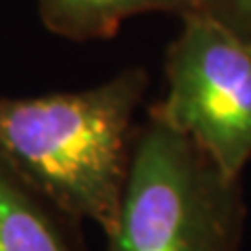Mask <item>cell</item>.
I'll use <instances>...</instances> for the list:
<instances>
[{
    "instance_id": "6da1fadb",
    "label": "cell",
    "mask_w": 251,
    "mask_h": 251,
    "mask_svg": "<svg viewBox=\"0 0 251 251\" xmlns=\"http://www.w3.org/2000/svg\"><path fill=\"white\" fill-rule=\"evenodd\" d=\"M147 74L124 69L80 92L0 97V155L75 220L111 232Z\"/></svg>"
},
{
    "instance_id": "7a4b0ae2",
    "label": "cell",
    "mask_w": 251,
    "mask_h": 251,
    "mask_svg": "<svg viewBox=\"0 0 251 251\" xmlns=\"http://www.w3.org/2000/svg\"><path fill=\"white\" fill-rule=\"evenodd\" d=\"M245 218L241 178L149 111L134 132L107 251H239Z\"/></svg>"
},
{
    "instance_id": "3957f363",
    "label": "cell",
    "mask_w": 251,
    "mask_h": 251,
    "mask_svg": "<svg viewBox=\"0 0 251 251\" xmlns=\"http://www.w3.org/2000/svg\"><path fill=\"white\" fill-rule=\"evenodd\" d=\"M168 90L151 107L230 178L251 161V40L201 13L182 17L166 52Z\"/></svg>"
},
{
    "instance_id": "277c9868",
    "label": "cell",
    "mask_w": 251,
    "mask_h": 251,
    "mask_svg": "<svg viewBox=\"0 0 251 251\" xmlns=\"http://www.w3.org/2000/svg\"><path fill=\"white\" fill-rule=\"evenodd\" d=\"M0 251H88L80 220L0 155Z\"/></svg>"
},
{
    "instance_id": "5b68a950",
    "label": "cell",
    "mask_w": 251,
    "mask_h": 251,
    "mask_svg": "<svg viewBox=\"0 0 251 251\" xmlns=\"http://www.w3.org/2000/svg\"><path fill=\"white\" fill-rule=\"evenodd\" d=\"M199 0H38L40 19L52 34L67 40H105L120 25L143 13H195Z\"/></svg>"
},
{
    "instance_id": "8992f818",
    "label": "cell",
    "mask_w": 251,
    "mask_h": 251,
    "mask_svg": "<svg viewBox=\"0 0 251 251\" xmlns=\"http://www.w3.org/2000/svg\"><path fill=\"white\" fill-rule=\"evenodd\" d=\"M195 13L207 15L237 36L251 40V0H199Z\"/></svg>"
}]
</instances>
